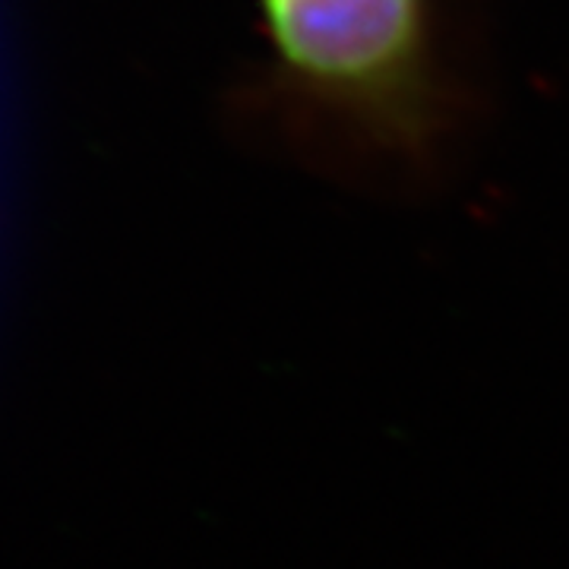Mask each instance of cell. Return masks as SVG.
I'll list each match as a JSON object with an SVG mask.
<instances>
[{
  "label": "cell",
  "mask_w": 569,
  "mask_h": 569,
  "mask_svg": "<svg viewBox=\"0 0 569 569\" xmlns=\"http://www.w3.org/2000/svg\"><path fill=\"white\" fill-rule=\"evenodd\" d=\"M282 70L392 146H425L440 118L430 0H257Z\"/></svg>",
  "instance_id": "6da1fadb"
}]
</instances>
